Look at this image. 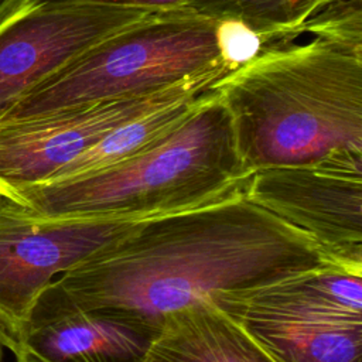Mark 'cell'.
<instances>
[{
	"label": "cell",
	"mask_w": 362,
	"mask_h": 362,
	"mask_svg": "<svg viewBox=\"0 0 362 362\" xmlns=\"http://www.w3.org/2000/svg\"><path fill=\"white\" fill-rule=\"evenodd\" d=\"M219 35L222 57L232 68L249 61L263 49L262 40L235 21H221Z\"/></svg>",
	"instance_id": "cell-14"
},
{
	"label": "cell",
	"mask_w": 362,
	"mask_h": 362,
	"mask_svg": "<svg viewBox=\"0 0 362 362\" xmlns=\"http://www.w3.org/2000/svg\"><path fill=\"white\" fill-rule=\"evenodd\" d=\"M219 28L221 21L184 7L147 13L34 86L0 122L163 92L228 64Z\"/></svg>",
	"instance_id": "cell-4"
},
{
	"label": "cell",
	"mask_w": 362,
	"mask_h": 362,
	"mask_svg": "<svg viewBox=\"0 0 362 362\" xmlns=\"http://www.w3.org/2000/svg\"><path fill=\"white\" fill-rule=\"evenodd\" d=\"M334 262L308 235L238 191L140 221L44 290L69 305L158 331L168 314L216 293L253 288Z\"/></svg>",
	"instance_id": "cell-1"
},
{
	"label": "cell",
	"mask_w": 362,
	"mask_h": 362,
	"mask_svg": "<svg viewBox=\"0 0 362 362\" xmlns=\"http://www.w3.org/2000/svg\"><path fill=\"white\" fill-rule=\"evenodd\" d=\"M6 351H10L14 355L17 351V341L0 321V362H3Z\"/></svg>",
	"instance_id": "cell-17"
},
{
	"label": "cell",
	"mask_w": 362,
	"mask_h": 362,
	"mask_svg": "<svg viewBox=\"0 0 362 362\" xmlns=\"http://www.w3.org/2000/svg\"><path fill=\"white\" fill-rule=\"evenodd\" d=\"M140 221L47 218L0 194V321L16 341L35 298L52 280Z\"/></svg>",
	"instance_id": "cell-7"
},
{
	"label": "cell",
	"mask_w": 362,
	"mask_h": 362,
	"mask_svg": "<svg viewBox=\"0 0 362 362\" xmlns=\"http://www.w3.org/2000/svg\"><path fill=\"white\" fill-rule=\"evenodd\" d=\"M245 197L308 235L332 259L362 266V150L255 170Z\"/></svg>",
	"instance_id": "cell-5"
},
{
	"label": "cell",
	"mask_w": 362,
	"mask_h": 362,
	"mask_svg": "<svg viewBox=\"0 0 362 362\" xmlns=\"http://www.w3.org/2000/svg\"><path fill=\"white\" fill-rule=\"evenodd\" d=\"M232 66L222 64L163 92L88 103L0 122V194L55 178L76 157L129 119L197 88H212Z\"/></svg>",
	"instance_id": "cell-6"
},
{
	"label": "cell",
	"mask_w": 362,
	"mask_h": 362,
	"mask_svg": "<svg viewBox=\"0 0 362 362\" xmlns=\"http://www.w3.org/2000/svg\"><path fill=\"white\" fill-rule=\"evenodd\" d=\"M141 362H277L211 300L168 314Z\"/></svg>",
	"instance_id": "cell-11"
},
{
	"label": "cell",
	"mask_w": 362,
	"mask_h": 362,
	"mask_svg": "<svg viewBox=\"0 0 362 362\" xmlns=\"http://www.w3.org/2000/svg\"><path fill=\"white\" fill-rule=\"evenodd\" d=\"M249 177L230 116L212 89L178 126L139 153L8 198L47 218L147 219L245 191Z\"/></svg>",
	"instance_id": "cell-3"
},
{
	"label": "cell",
	"mask_w": 362,
	"mask_h": 362,
	"mask_svg": "<svg viewBox=\"0 0 362 362\" xmlns=\"http://www.w3.org/2000/svg\"><path fill=\"white\" fill-rule=\"evenodd\" d=\"M209 300L277 362H362V315L310 300L283 279Z\"/></svg>",
	"instance_id": "cell-9"
},
{
	"label": "cell",
	"mask_w": 362,
	"mask_h": 362,
	"mask_svg": "<svg viewBox=\"0 0 362 362\" xmlns=\"http://www.w3.org/2000/svg\"><path fill=\"white\" fill-rule=\"evenodd\" d=\"M48 3H86L98 6H112L123 8H134L141 11H161L171 8H181L188 0H33Z\"/></svg>",
	"instance_id": "cell-15"
},
{
	"label": "cell",
	"mask_w": 362,
	"mask_h": 362,
	"mask_svg": "<svg viewBox=\"0 0 362 362\" xmlns=\"http://www.w3.org/2000/svg\"><path fill=\"white\" fill-rule=\"evenodd\" d=\"M211 90L212 88L188 90L129 119L105 134L49 181L88 174L139 153L178 126L195 110Z\"/></svg>",
	"instance_id": "cell-12"
},
{
	"label": "cell",
	"mask_w": 362,
	"mask_h": 362,
	"mask_svg": "<svg viewBox=\"0 0 362 362\" xmlns=\"http://www.w3.org/2000/svg\"><path fill=\"white\" fill-rule=\"evenodd\" d=\"M338 1L344 0H188L184 8L239 23L264 44L304 33L314 16Z\"/></svg>",
	"instance_id": "cell-13"
},
{
	"label": "cell",
	"mask_w": 362,
	"mask_h": 362,
	"mask_svg": "<svg viewBox=\"0 0 362 362\" xmlns=\"http://www.w3.org/2000/svg\"><path fill=\"white\" fill-rule=\"evenodd\" d=\"M33 0H0V24L27 7Z\"/></svg>",
	"instance_id": "cell-16"
},
{
	"label": "cell",
	"mask_w": 362,
	"mask_h": 362,
	"mask_svg": "<svg viewBox=\"0 0 362 362\" xmlns=\"http://www.w3.org/2000/svg\"><path fill=\"white\" fill-rule=\"evenodd\" d=\"M134 8L31 1L0 24V119L34 86L88 48L141 18Z\"/></svg>",
	"instance_id": "cell-8"
},
{
	"label": "cell",
	"mask_w": 362,
	"mask_h": 362,
	"mask_svg": "<svg viewBox=\"0 0 362 362\" xmlns=\"http://www.w3.org/2000/svg\"><path fill=\"white\" fill-rule=\"evenodd\" d=\"M157 331L69 305L45 290L17 335L16 362H141Z\"/></svg>",
	"instance_id": "cell-10"
},
{
	"label": "cell",
	"mask_w": 362,
	"mask_h": 362,
	"mask_svg": "<svg viewBox=\"0 0 362 362\" xmlns=\"http://www.w3.org/2000/svg\"><path fill=\"white\" fill-rule=\"evenodd\" d=\"M212 89L250 173L362 150V41L314 35L262 49Z\"/></svg>",
	"instance_id": "cell-2"
}]
</instances>
